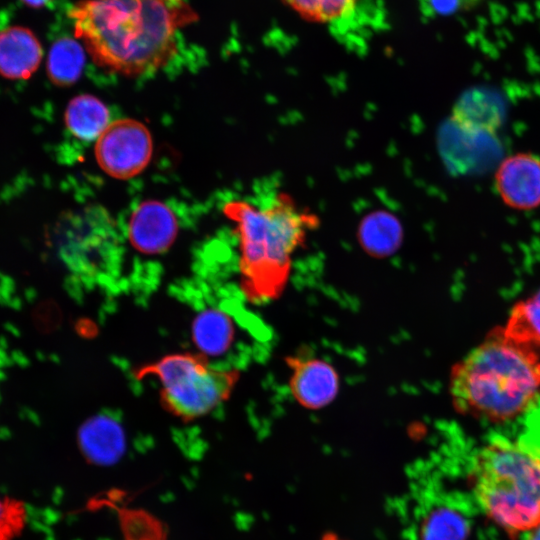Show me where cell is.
Instances as JSON below:
<instances>
[{
	"label": "cell",
	"instance_id": "1",
	"mask_svg": "<svg viewBox=\"0 0 540 540\" xmlns=\"http://www.w3.org/2000/svg\"><path fill=\"white\" fill-rule=\"evenodd\" d=\"M68 18L95 65L133 78L165 67L198 15L185 0H79Z\"/></svg>",
	"mask_w": 540,
	"mask_h": 540
},
{
	"label": "cell",
	"instance_id": "2",
	"mask_svg": "<svg viewBox=\"0 0 540 540\" xmlns=\"http://www.w3.org/2000/svg\"><path fill=\"white\" fill-rule=\"evenodd\" d=\"M223 212L236 231L244 296L255 304L275 300L289 281L296 252L317 228V216L285 192L262 206L233 200Z\"/></svg>",
	"mask_w": 540,
	"mask_h": 540
},
{
	"label": "cell",
	"instance_id": "3",
	"mask_svg": "<svg viewBox=\"0 0 540 540\" xmlns=\"http://www.w3.org/2000/svg\"><path fill=\"white\" fill-rule=\"evenodd\" d=\"M539 392V352L509 339L502 327L489 332L450 372L456 411L490 423L517 418Z\"/></svg>",
	"mask_w": 540,
	"mask_h": 540
},
{
	"label": "cell",
	"instance_id": "4",
	"mask_svg": "<svg viewBox=\"0 0 540 540\" xmlns=\"http://www.w3.org/2000/svg\"><path fill=\"white\" fill-rule=\"evenodd\" d=\"M469 481L486 516L509 536L540 525V450L535 446L492 437L474 455Z\"/></svg>",
	"mask_w": 540,
	"mask_h": 540
},
{
	"label": "cell",
	"instance_id": "5",
	"mask_svg": "<svg viewBox=\"0 0 540 540\" xmlns=\"http://www.w3.org/2000/svg\"><path fill=\"white\" fill-rule=\"evenodd\" d=\"M133 376L156 379L164 410L190 422L208 415L229 398L239 372L214 366L199 352H176L136 367Z\"/></svg>",
	"mask_w": 540,
	"mask_h": 540
},
{
	"label": "cell",
	"instance_id": "6",
	"mask_svg": "<svg viewBox=\"0 0 540 540\" xmlns=\"http://www.w3.org/2000/svg\"><path fill=\"white\" fill-rule=\"evenodd\" d=\"M58 254L72 276L100 282L115 275L122 260L117 225L98 204L66 214L57 226Z\"/></svg>",
	"mask_w": 540,
	"mask_h": 540
},
{
	"label": "cell",
	"instance_id": "7",
	"mask_svg": "<svg viewBox=\"0 0 540 540\" xmlns=\"http://www.w3.org/2000/svg\"><path fill=\"white\" fill-rule=\"evenodd\" d=\"M95 159L108 176L127 180L148 166L153 154V139L147 126L132 118L109 123L94 147Z\"/></svg>",
	"mask_w": 540,
	"mask_h": 540
},
{
	"label": "cell",
	"instance_id": "8",
	"mask_svg": "<svg viewBox=\"0 0 540 540\" xmlns=\"http://www.w3.org/2000/svg\"><path fill=\"white\" fill-rule=\"evenodd\" d=\"M286 361L290 369L289 389L301 406L311 410L320 409L337 396L340 377L330 363L308 355H295Z\"/></svg>",
	"mask_w": 540,
	"mask_h": 540
},
{
	"label": "cell",
	"instance_id": "9",
	"mask_svg": "<svg viewBox=\"0 0 540 540\" xmlns=\"http://www.w3.org/2000/svg\"><path fill=\"white\" fill-rule=\"evenodd\" d=\"M494 186L503 203L513 209L540 206V157L526 152L509 155L495 171Z\"/></svg>",
	"mask_w": 540,
	"mask_h": 540
},
{
	"label": "cell",
	"instance_id": "10",
	"mask_svg": "<svg viewBox=\"0 0 540 540\" xmlns=\"http://www.w3.org/2000/svg\"><path fill=\"white\" fill-rule=\"evenodd\" d=\"M178 234L173 211L157 200H147L132 212L128 222V239L132 247L146 255L166 252Z\"/></svg>",
	"mask_w": 540,
	"mask_h": 540
},
{
	"label": "cell",
	"instance_id": "11",
	"mask_svg": "<svg viewBox=\"0 0 540 540\" xmlns=\"http://www.w3.org/2000/svg\"><path fill=\"white\" fill-rule=\"evenodd\" d=\"M43 57L36 35L23 26L0 30V75L9 79H27L39 67Z\"/></svg>",
	"mask_w": 540,
	"mask_h": 540
},
{
	"label": "cell",
	"instance_id": "12",
	"mask_svg": "<svg viewBox=\"0 0 540 540\" xmlns=\"http://www.w3.org/2000/svg\"><path fill=\"white\" fill-rule=\"evenodd\" d=\"M78 444L87 460L98 465H110L124 453L125 433L115 418L105 413L97 414L79 428Z\"/></svg>",
	"mask_w": 540,
	"mask_h": 540
},
{
	"label": "cell",
	"instance_id": "13",
	"mask_svg": "<svg viewBox=\"0 0 540 540\" xmlns=\"http://www.w3.org/2000/svg\"><path fill=\"white\" fill-rule=\"evenodd\" d=\"M303 19L325 25L345 37L356 29L370 0H282Z\"/></svg>",
	"mask_w": 540,
	"mask_h": 540
},
{
	"label": "cell",
	"instance_id": "14",
	"mask_svg": "<svg viewBox=\"0 0 540 540\" xmlns=\"http://www.w3.org/2000/svg\"><path fill=\"white\" fill-rule=\"evenodd\" d=\"M502 119L500 101L491 92L482 89L465 92L452 110L453 124L470 134L496 132Z\"/></svg>",
	"mask_w": 540,
	"mask_h": 540
},
{
	"label": "cell",
	"instance_id": "15",
	"mask_svg": "<svg viewBox=\"0 0 540 540\" xmlns=\"http://www.w3.org/2000/svg\"><path fill=\"white\" fill-rule=\"evenodd\" d=\"M235 335L231 317L220 308H204L193 319L192 340L199 353L208 359L226 354L235 340Z\"/></svg>",
	"mask_w": 540,
	"mask_h": 540
},
{
	"label": "cell",
	"instance_id": "16",
	"mask_svg": "<svg viewBox=\"0 0 540 540\" xmlns=\"http://www.w3.org/2000/svg\"><path fill=\"white\" fill-rule=\"evenodd\" d=\"M65 124L79 140L93 141L103 133L110 123L108 107L97 97L80 94L67 105Z\"/></svg>",
	"mask_w": 540,
	"mask_h": 540
},
{
	"label": "cell",
	"instance_id": "17",
	"mask_svg": "<svg viewBox=\"0 0 540 540\" xmlns=\"http://www.w3.org/2000/svg\"><path fill=\"white\" fill-rule=\"evenodd\" d=\"M85 65V49L77 40L63 37L56 40L48 53L46 68L51 82L60 87L73 85Z\"/></svg>",
	"mask_w": 540,
	"mask_h": 540
},
{
	"label": "cell",
	"instance_id": "18",
	"mask_svg": "<svg viewBox=\"0 0 540 540\" xmlns=\"http://www.w3.org/2000/svg\"><path fill=\"white\" fill-rule=\"evenodd\" d=\"M502 328L509 339L540 351V288L513 306Z\"/></svg>",
	"mask_w": 540,
	"mask_h": 540
},
{
	"label": "cell",
	"instance_id": "19",
	"mask_svg": "<svg viewBox=\"0 0 540 540\" xmlns=\"http://www.w3.org/2000/svg\"><path fill=\"white\" fill-rule=\"evenodd\" d=\"M469 525L456 508L438 505L427 511L421 520V540H465Z\"/></svg>",
	"mask_w": 540,
	"mask_h": 540
},
{
	"label": "cell",
	"instance_id": "20",
	"mask_svg": "<svg viewBox=\"0 0 540 540\" xmlns=\"http://www.w3.org/2000/svg\"><path fill=\"white\" fill-rule=\"evenodd\" d=\"M28 524V508L15 497L0 496V540H15Z\"/></svg>",
	"mask_w": 540,
	"mask_h": 540
},
{
	"label": "cell",
	"instance_id": "21",
	"mask_svg": "<svg viewBox=\"0 0 540 540\" xmlns=\"http://www.w3.org/2000/svg\"><path fill=\"white\" fill-rule=\"evenodd\" d=\"M481 0H419L426 16H446L472 8Z\"/></svg>",
	"mask_w": 540,
	"mask_h": 540
},
{
	"label": "cell",
	"instance_id": "22",
	"mask_svg": "<svg viewBox=\"0 0 540 540\" xmlns=\"http://www.w3.org/2000/svg\"><path fill=\"white\" fill-rule=\"evenodd\" d=\"M54 308L55 307L52 303L42 302L39 303L32 311L33 323L40 332H47L53 327V314L55 311Z\"/></svg>",
	"mask_w": 540,
	"mask_h": 540
},
{
	"label": "cell",
	"instance_id": "23",
	"mask_svg": "<svg viewBox=\"0 0 540 540\" xmlns=\"http://www.w3.org/2000/svg\"><path fill=\"white\" fill-rule=\"evenodd\" d=\"M11 355L13 363L18 364L22 367L28 365V358L21 351L15 350L12 352Z\"/></svg>",
	"mask_w": 540,
	"mask_h": 540
},
{
	"label": "cell",
	"instance_id": "24",
	"mask_svg": "<svg viewBox=\"0 0 540 540\" xmlns=\"http://www.w3.org/2000/svg\"><path fill=\"white\" fill-rule=\"evenodd\" d=\"M21 1L31 7H41L49 3L51 0H21Z\"/></svg>",
	"mask_w": 540,
	"mask_h": 540
},
{
	"label": "cell",
	"instance_id": "25",
	"mask_svg": "<svg viewBox=\"0 0 540 540\" xmlns=\"http://www.w3.org/2000/svg\"><path fill=\"white\" fill-rule=\"evenodd\" d=\"M525 540H540V525L529 531Z\"/></svg>",
	"mask_w": 540,
	"mask_h": 540
},
{
	"label": "cell",
	"instance_id": "26",
	"mask_svg": "<svg viewBox=\"0 0 540 540\" xmlns=\"http://www.w3.org/2000/svg\"><path fill=\"white\" fill-rule=\"evenodd\" d=\"M321 540H344V539L340 538L335 533H326V534L323 535Z\"/></svg>",
	"mask_w": 540,
	"mask_h": 540
},
{
	"label": "cell",
	"instance_id": "27",
	"mask_svg": "<svg viewBox=\"0 0 540 540\" xmlns=\"http://www.w3.org/2000/svg\"><path fill=\"white\" fill-rule=\"evenodd\" d=\"M35 291L32 289V291H29V289L26 290L25 292V296H26V299L27 301H32L34 298H35Z\"/></svg>",
	"mask_w": 540,
	"mask_h": 540
}]
</instances>
